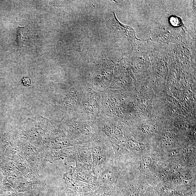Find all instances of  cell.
<instances>
[{"instance_id": "1", "label": "cell", "mask_w": 196, "mask_h": 196, "mask_svg": "<svg viewBox=\"0 0 196 196\" xmlns=\"http://www.w3.org/2000/svg\"><path fill=\"white\" fill-rule=\"evenodd\" d=\"M105 141L99 139L90 143L93 169L98 176L109 166L110 154Z\"/></svg>"}, {"instance_id": "2", "label": "cell", "mask_w": 196, "mask_h": 196, "mask_svg": "<svg viewBox=\"0 0 196 196\" xmlns=\"http://www.w3.org/2000/svg\"><path fill=\"white\" fill-rule=\"evenodd\" d=\"M70 174L73 178L80 181L96 186L100 184L98 175L94 170L72 167Z\"/></svg>"}, {"instance_id": "3", "label": "cell", "mask_w": 196, "mask_h": 196, "mask_svg": "<svg viewBox=\"0 0 196 196\" xmlns=\"http://www.w3.org/2000/svg\"><path fill=\"white\" fill-rule=\"evenodd\" d=\"M98 180L100 184L109 185H112L115 181V176L111 167L109 166L100 174Z\"/></svg>"}, {"instance_id": "4", "label": "cell", "mask_w": 196, "mask_h": 196, "mask_svg": "<svg viewBox=\"0 0 196 196\" xmlns=\"http://www.w3.org/2000/svg\"><path fill=\"white\" fill-rule=\"evenodd\" d=\"M18 33V43L19 46H25L27 44V41L30 40V34L26 27L17 28Z\"/></svg>"}, {"instance_id": "5", "label": "cell", "mask_w": 196, "mask_h": 196, "mask_svg": "<svg viewBox=\"0 0 196 196\" xmlns=\"http://www.w3.org/2000/svg\"><path fill=\"white\" fill-rule=\"evenodd\" d=\"M23 82L25 86H28L31 85L30 81L28 78H25L23 79Z\"/></svg>"}, {"instance_id": "6", "label": "cell", "mask_w": 196, "mask_h": 196, "mask_svg": "<svg viewBox=\"0 0 196 196\" xmlns=\"http://www.w3.org/2000/svg\"><path fill=\"white\" fill-rule=\"evenodd\" d=\"M73 196L69 195V196Z\"/></svg>"}]
</instances>
